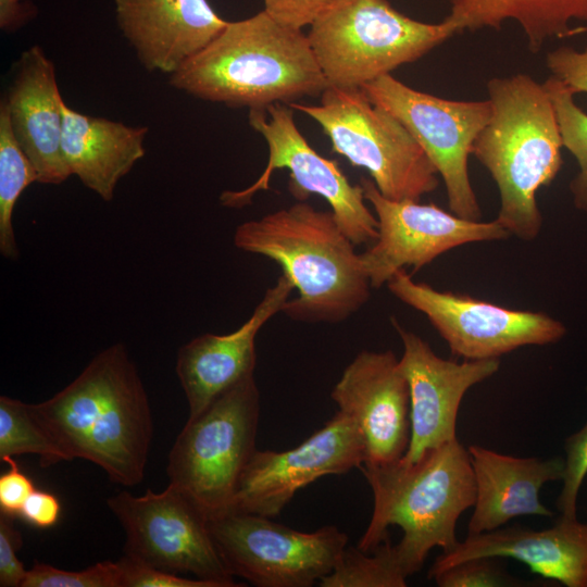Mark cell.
Returning a JSON list of instances; mask_svg holds the SVG:
<instances>
[{
	"instance_id": "cell-1",
	"label": "cell",
	"mask_w": 587,
	"mask_h": 587,
	"mask_svg": "<svg viewBox=\"0 0 587 587\" xmlns=\"http://www.w3.org/2000/svg\"><path fill=\"white\" fill-rule=\"evenodd\" d=\"M32 408L65 461L92 462L125 487L142 480L153 422L142 379L123 344L101 350L67 386Z\"/></svg>"
},
{
	"instance_id": "cell-2",
	"label": "cell",
	"mask_w": 587,
	"mask_h": 587,
	"mask_svg": "<svg viewBox=\"0 0 587 587\" xmlns=\"http://www.w3.org/2000/svg\"><path fill=\"white\" fill-rule=\"evenodd\" d=\"M168 84L203 101L249 111L317 97L329 86L308 35L264 10L224 29L170 75Z\"/></svg>"
},
{
	"instance_id": "cell-3",
	"label": "cell",
	"mask_w": 587,
	"mask_h": 587,
	"mask_svg": "<svg viewBox=\"0 0 587 587\" xmlns=\"http://www.w3.org/2000/svg\"><path fill=\"white\" fill-rule=\"evenodd\" d=\"M234 245L282 267L298 291L282 309L292 321L340 323L370 299L361 255L332 211L299 201L239 224Z\"/></svg>"
},
{
	"instance_id": "cell-4",
	"label": "cell",
	"mask_w": 587,
	"mask_h": 587,
	"mask_svg": "<svg viewBox=\"0 0 587 587\" xmlns=\"http://www.w3.org/2000/svg\"><path fill=\"white\" fill-rule=\"evenodd\" d=\"M491 115L472 150L500 196L496 221L524 241L540 233L537 192L562 166L563 141L555 109L545 84L517 73L487 83Z\"/></svg>"
},
{
	"instance_id": "cell-5",
	"label": "cell",
	"mask_w": 587,
	"mask_h": 587,
	"mask_svg": "<svg viewBox=\"0 0 587 587\" xmlns=\"http://www.w3.org/2000/svg\"><path fill=\"white\" fill-rule=\"evenodd\" d=\"M361 467L373 492V512L360 550L372 552L388 538V527L397 525L403 536L395 547L405 574L412 576L432 549L446 552L459 542L457 522L474 505L475 480L470 452L458 438L427 450L415 462L401 458Z\"/></svg>"
},
{
	"instance_id": "cell-6",
	"label": "cell",
	"mask_w": 587,
	"mask_h": 587,
	"mask_svg": "<svg viewBox=\"0 0 587 587\" xmlns=\"http://www.w3.org/2000/svg\"><path fill=\"white\" fill-rule=\"evenodd\" d=\"M455 34L446 17L421 22L388 0H341L310 25L308 37L329 86L361 88L420 60Z\"/></svg>"
},
{
	"instance_id": "cell-7",
	"label": "cell",
	"mask_w": 587,
	"mask_h": 587,
	"mask_svg": "<svg viewBox=\"0 0 587 587\" xmlns=\"http://www.w3.org/2000/svg\"><path fill=\"white\" fill-rule=\"evenodd\" d=\"M320 97L319 104L288 105L314 120L333 150L365 168L384 197L420 200L438 187V173L417 141L361 88L328 86Z\"/></svg>"
},
{
	"instance_id": "cell-8",
	"label": "cell",
	"mask_w": 587,
	"mask_h": 587,
	"mask_svg": "<svg viewBox=\"0 0 587 587\" xmlns=\"http://www.w3.org/2000/svg\"><path fill=\"white\" fill-rule=\"evenodd\" d=\"M260 392L249 376L189 416L167 459L170 483L208 514L230 507L239 478L255 452Z\"/></svg>"
},
{
	"instance_id": "cell-9",
	"label": "cell",
	"mask_w": 587,
	"mask_h": 587,
	"mask_svg": "<svg viewBox=\"0 0 587 587\" xmlns=\"http://www.w3.org/2000/svg\"><path fill=\"white\" fill-rule=\"evenodd\" d=\"M209 527L228 572L258 587L313 586L332 572L348 544L336 526L305 533L230 509L209 516Z\"/></svg>"
},
{
	"instance_id": "cell-10",
	"label": "cell",
	"mask_w": 587,
	"mask_h": 587,
	"mask_svg": "<svg viewBox=\"0 0 587 587\" xmlns=\"http://www.w3.org/2000/svg\"><path fill=\"white\" fill-rule=\"evenodd\" d=\"M361 89L389 111L424 150L444 180L450 211L479 221L482 211L469 175V158L490 118V101L440 98L416 90L391 74Z\"/></svg>"
},
{
	"instance_id": "cell-11",
	"label": "cell",
	"mask_w": 587,
	"mask_h": 587,
	"mask_svg": "<svg viewBox=\"0 0 587 587\" xmlns=\"http://www.w3.org/2000/svg\"><path fill=\"white\" fill-rule=\"evenodd\" d=\"M107 503L124 529L125 554L216 587L239 586L214 545L208 514L175 485L170 483L161 492L148 489L141 496L123 490Z\"/></svg>"
},
{
	"instance_id": "cell-12",
	"label": "cell",
	"mask_w": 587,
	"mask_h": 587,
	"mask_svg": "<svg viewBox=\"0 0 587 587\" xmlns=\"http://www.w3.org/2000/svg\"><path fill=\"white\" fill-rule=\"evenodd\" d=\"M292 109L276 103L265 110L249 111V125L265 140L268 161L261 176L241 190H225L220 196L226 208H243L252 197L268 189L275 170L289 171L290 192L299 200L315 193L324 198L342 232L358 246L374 242L377 218L366 205L363 188L352 185L337 162L319 154L299 132Z\"/></svg>"
},
{
	"instance_id": "cell-13",
	"label": "cell",
	"mask_w": 587,
	"mask_h": 587,
	"mask_svg": "<svg viewBox=\"0 0 587 587\" xmlns=\"http://www.w3.org/2000/svg\"><path fill=\"white\" fill-rule=\"evenodd\" d=\"M389 291L423 313L450 351L464 360L499 359L526 346L563 338L565 326L542 312L508 309L495 303L417 283L404 268L387 282Z\"/></svg>"
},
{
	"instance_id": "cell-14",
	"label": "cell",
	"mask_w": 587,
	"mask_h": 587,
	"mask_svg": "<svg viewBox=\"0 0 587 587\" xmlns=\"http://www.w3.org/2000/svg\"><path fill=\"white\" fill-rule=\"evenodd\" d=\"M365 200L377 218L378 236L360 253L372 288H379L405 266L415 271L438 255L462 245L505 239L510 236L496 220L480 222L460 217L435 203L391 200L371 178L362 177Z\"/></svg>"
},
{
	"instance_id": "cell-15",
	"label": "cell",
	"mask_w": 587,
	"mask_h": 587,
	"mask_svg": "<svg viewBox=\"0 0 587 587\" xmlns=\"http://www.w3.org/2000/svg\"><path fill=\"white\" fill-rule=\"evenodd\" d=\"M365 459L357 425L337 411L321 429L292 449L255 450L227 510L274 517L299 489L325 475L361 467Z\"/></svg>"
},
{
	"instance_id": "cell-16",
	"label": "cell",
	"mask_w": 587,
	"mask_h": 587,
	"mask_svg": "<svg viewBox=\"0 0 587 587\" xmlns=\"http://www.w3.org/2000/svg\"><path fill=\"white\" fill-rule=\"evenodd\" d=\"M403 352L399 358L410 392V442L402 459L417 461L427 450L457 439V419L471 387L496 374L499 359L464 360L438 357L427 341L395 319Z\"/></svg>"
},
{
	"instance_id": "cell-17",
	"label": "cell",
	"mask_w": 587,
	"mask_h": 587,
	"mask_svg": "<svg viewBox=\"0 0 587 587\" xmlns=\"http://www.w3.org/2000/svg\"><path fill=\"white\" fill-rule=\"evenodd\" d=\"M339 412L357 425L365 463L401 459L409 447L410 392L399 358L391 350L359 352L332 390Z\"/></svg>"
},
{
	"instance_id": "cell-18",
	"label": "cell",
	"mask_w": 587,
	"mask_h": 587,
	"mask_svg": "<svg viewBox=\"0 0 587 587\" xmlns=\"http://www.w3.org/2000/svg\"><path fill=\"white\" fill-rule=\"evenodd\" d=\"M294 288L283 273L236 330L224 335L203 334L178 349L175 370L188 403V417L199 414L223 392L253 375L257 335L266 322L282 312Z\"/></svg>"
},
{
	"instance_id": "cell-19",
	"label": "cell",
	"mask_w": 587,
	"mask_h": 587,
	"mask_svg": "<svg viewBox=\"0 0 587 587\" xmlns=\"http://www.w3.org/2000/svg\"><path fill=\"white\" fill-rule=\"evenodd\" d=\"M116 24L148 72L173 74L226 26L208 0H114Z\"/></svg>"
},
{
	"instance_id": "cell-20",
	"label": "cell",
	"mask_w": 587,
	"mask_h": 587,
	"mask_svg": "<svg viewBox=\"0 0 587 587\" xmlns=\"http://www.w3.org/2000/svg\"><path fill=\"white\" fill-rule=\"evenodd\" d=\"M474 558H510L525 564L532 573L566 587H587V522L561 517L545 529L522 526L497 528L467 535L442 552L427 576Z\"/></svg>"
},
{
	"instance_id": "cell-21",
	"label": "cell",
	"mask_w": 587,
	"mask_h": 587,
	"mask_svg": "<svg viewBox=\"0 0 587 587\" xmlns=\"http://www.w3.org/2000/svg\"><path fill=\"white\" fill-rule=\"evenodd\" d=\"M13 135L34 164L38 183L59 185L71 172L62 152V102L55 67L40 46L22 52L3 98Z\"/></svg>"
},
{
	"instance_id": "cell-22",
	"label": "cell",
	"mask_w": 587,
	"mask_h": 587,
	"mask_svg": "<svg viewBox=\"0 0 587 587\" xmlns=\"http://www.w3.org/2000/svg\"><path fill=\"white\" fill-rule=\"evenodd\" d=\"M467 450L475 480L467 535L495 530L517 516H552L539 499L540 490L562 479L564 459L517 458L478 445Z\"/></svg>"
},
{
	"instance_id": "cell-23",
	"label": "cell",
	"mask_w": 587,
	"mask_h": 587,
	"mask_svg": "<svg viewBox=\"0 0 587 587\" xmlns=\"http://www.w3.org/2000/svg\"><path fill=\"white\" fill-rule=\"evenodd\" d=\"M62 152L71 175L104 201L145 155L147 126L79 113L62 102Z\"/></svg>"
},
{
	"instance_id": "cell-24",
	"label": "cell",
	"mask_w": 587,
	"mask_h": 587,
	"mask_svg": "<svg viewBox=\"0 0 587 587\" xmlns=\"http://www.w3.org/2000/svg\"><path fill=\"white\" fill-rule=\"evenodd\" d=\"M446 16L458 34L500 29L509 21L523 30L527 47L538 52L553 38L565 36L573 22H587V0H448Z\"/></svg>"
},
{
	"instance_id": "cell-25",
	"label": "cell",
	"mask_w": 587,
	"mask_h": 587,
	"mask_svg": "<svg viewBox=\"0 0 587 587\" xmlns=\"http://www.w3.org/2000/svg\"><path fill=\"white\" fill-rule=\"evenodd\" d=\"M38 182L37 171L16 141L9 121L8 107L0 102V253L16 260L18 249L13 228V211L22 192Z\"/></svg>"
},
{
	"instance_id": "cell-26",
	"label": "cell",
	"mask_w": 587,
	"mask_h": 587,
	"mask_svg": "<svg viewBox=\"0 0 587 587\" xmlns=\"http://www.w3.org/2000/svg\"><path fill=\"white\" fill-rule=\"evenodd\" d=\"M395 545L384 540L372 552L346 547L321 587H404L407 578Z\"/></svg>"
},
{
	"instance_id": "cell-27",
	"label": "cell",
	"mask_w": 587,
	"mask_h": 587,
	"mask_svg": "<svg viewBox=\"0 0 587 587\" xmlns=\"http://www.w3.org/2000/svg\"><path fill=\"white\" fill-rule=\"evenodd\" d=\"M18 454H36L41 466L65 461L62 452L35 415L32 404L0 397V460Z\"/></svg>"
},
{
	"instance_id": "cell-28",
	"label": "cell",
	"mask_w": 587,
	"mask_h": 587,
	"mask_svg": "<svg viewBox=\"0 0 587 587\" xmlns=\"http://www.w3.org/2000/svg\"><path fill=\"white\" fill-rule=\"evenodd\" d=\"M552 99L565 148L576 160L578 173L570 183L575 208L587 212V113L575 102L574 93L550 76L545 83Z\"/></svg>"
},
{
	"instance_id": "cell-29",
	"label": "cell",
	"mask_w": 587,
	"mask_h": 587,
	"mask_svg": "<svg viewBox=\"0 0 587 587\" xmlns=\"http://www.w3.org/2000/svg\"><path fill=\"white\" fill-rule=\"evenodd\" d=\"M117 562L102 561L82 571H66L35 562L27 570L22 587H120Z\"/></svg>"
},
{
	"instance_id": "cell-30",
	"label": "cell",
	"mask_w": 587,
	"mask_h": 587,
	"mask_svg": "<svg viewBox=\"0 0 587 587\" xmlns=\"http://www.w3.org/2000/svg\"><path fill=\"white\" fill-rule=\"evenodd\" d=\"M433 579L439 587H498L523 586L500 566L495 558H474L457 563L437 574Z\"/></svg>"
},
{
	"instance_id": "cell-31",
	"label": "cell",
	"mask_w": 587,
	"mask_h": 587,
	"mask_svg": "<svg viewBox=\"0 0 587 587\" xmlns=\"http://www.w3.org/2000/svg\"><path fill=\"white\" fill-rule=\"evenodd\" d=\"M564 450L563 485L557 508L563 517L575 519L578 492L587 475V422L565 439Z\"/></svg>"
},
{
	"instance_id": "cell-32",
	"label": "cell",
	"mask_w": 587,
	"mask_h": 587,
	"mask_svg": "<svg viewBox=\"0 0 587 587\" xmlns=\"http://www.w3.org/2000/svg\"><path fill=\"white\" fill-rule=\"evenodd\" d=\"M120 587H216L215 584L150 566L124 553L117 561Z\"/></svg>"
},
{
	"instance_id": "cell-33",
	"label": "cell",
	"mask_w": 587,
	"mask_h": 587,
	"mask_svg": "<svg viewBox=\"0 0 587 587\" xmlns=\"http://www.w3.org/2000/svg\"><path fill=\"white\" fill-rule=\"evenodd\" d=\"M546 66L551 76L564 84L574 95H587V47H559L548 52Z\"/></svg>"
},
{
	"instance_id": "cell-34",
	"label": "cell",
	"mask_w": 587,
	"mask_h": 587,
	"mask_svg": "<svg viewBox=\"0 0 587 587\" xmlns=\"http://www.w3.org/2000/svg\"><path fill=\"white\" fill-rule=\"evenodd\" d=\"M13 516L0 513V586L22 587L27 570L17 559L23 545L21 533L13 525Z\"/></svg>"
},
{
	"instance_id": "cell-35",
	"label": "cell",
	"mask_w": 587,
	"mask_h": 587,
	"mask_svg": "<svg viewBox=\"0 0 587 587\" xmlns=\"http://www.w3.org/2000/svg\"><path fill=\"white\" fill-rule=\"evenodd\" d=\"M341 0H263L264 11L277 22L302 29Z\"/></svg>"
},
{
	"instance_id": "cell-36",
	"label": "cell",
	"mask_w": 587,
	"mask_h": 587,
	"mask_svg": "<svg viewBox=\"0 0 587 587\" xmlns=\"http://www.w3.org/2000/svg\"><path fill=\"white\" fill-rule=\"evenodd\" d=\"M7 463L9 470L0 476V513L15 517L20 515L24 502L36 488L13 458Z\"/></svg>"
},
{
	"instance_id": "cell-37",
	"label": "cell",
	"mask_w": 587,
	"mask_h": 587,
	"mask_svg": "<svg viewBox=\"0 0 587 587\" xmlns=\"http://www.w3.org/2000/svg\"><path fill=\"white\" fill-rule=\"evenodd\" d=\"M61 503L49 491L35 489L24 502L20 517L38 528H49L60 519Z\"/></svg>"
},
{
	"instance_id": "cell-38",
	"label": "cell",
	"mask_w": 587,
	"mask_h": 587,
	"mask_svg": "<svg viewBox=\"0 0 587 587\" xmlns=\"http://www.w3.org/2000/svg\"><path fill=\"white\" fill-rule=\"evenodd\" d=\"M37 15L30 0H0V28L13 33Z\"/></svg>"
}]
</instances>
